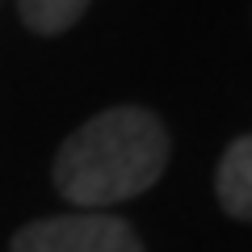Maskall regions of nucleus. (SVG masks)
<instances>
[{"instance_id": "1", "label": "nucleus", "mask_w": 252, "mask_h": 252, "mask_svg": "<svg viewBox=\"0 0 252 252\" xmlns=\"http://www.w3.org/2000/svg\"><path fill=\"white\" fill-rule=\"evenodd\" d=\"M168 168V130L152 109L114 105L89 118L55 152V189L80 210L130 202Z\"/></svg>"}, {"instance_id": "2", "label": "nucleus", "mask_w": 252, "mask_h": 252, "mask_svg": "<svg viewBox=\"0 0 252 252\" xmlns=\"http://www.w3.org/2000/svg\"><path fill=\"white\" fill-rule=\"evenodd\" d=\"M13 252H143L135 227L105 210L34 219L13 235Z\"/></svg>"}, {"instance_id": "3", "label": "nucleus", "mask_w": 252, "mask_h": 252, "mask_svg": "<svg viewBox=\"0 0 252 252\" xmlns=\"http://www.w3.org/2000/svg\"><path fill=\"white\" fill-rule=\"evenodd\" d=\"M215 193H219V206L231 219L252 223V135H240L223 152L215 172Z\"/></svg>"}, {"instance_id": "4", "label": "nucleus", "mask_w": 252, "mask_h": 252, "mask_svg": "<svg viewBox=\"0 0 252 252\" xmlns=\"http://www.w3.org/2000/svg\"><path fill=\"white\" fill-rule=\"evenodd\" d=\"M17 9L34 34H63L84 17L89 0H17Z\"/></svg>"}]
</instances>
